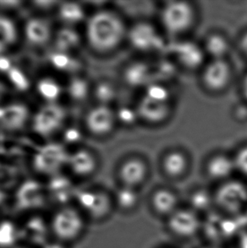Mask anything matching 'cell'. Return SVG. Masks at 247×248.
Returning <instances> with one entry per match:
<instances>
[{"label": "cell", "mask_w": 247, "mask_h": 248, "mask_svg": "<svg viewBox=\"0 0 247 248\" xmlns=\"http://www.w3.org/2000/svg\"><path fill=\"white\" fill-rule=\"evenodd\" d=\"M139 118L149 123H160L170 114L169 103L155 100L144 95L137 108Z\"/></svg>", "instance_id": "9a60e30c"}, {"label": "cell", "mask_w": 247, "mask_h": 248, "mask_svg": "<svg viewBox=\"0 0 247 248\" xmlns=\"http://www.w3.org/2000/svg\"><path fill=\"white\" fill-rule=\"evenodd\" d=\"M50 61L54 67L62 71H71L77 68V62L66 53H55L51 56Z\"/></svg>", "instance_id": "e575fe53"}, {"label": "cell", "mask_w": 247, "mask_h": 248, "mask_svg": "<svg viewBox=\"0 0 247 248\" xmlns=\"http://www.w3.org/2000/svg\"><path fill=\"white\" fill-rule=\"evenodd\" d=\"M125 36V27L118 15L101 10L91 17L87 25L88 44L101 53L112 51L121 44Z\"/></svg>", "instance_id": "6da1fadb"}, {"label": "cell", "mask_w": 247, "mask_h": 248, "mask_svg": "<svg viewBox=\"0 0 247 248\" xmlns=\"http://www.w3.org/2000/svg\"><path fill=\"white\" fill-rule=\"evenodd\" d=\"M243 92H244L245 96L247 98V76L245 78L244 81H243Z\"/></svg>", "instance_id": "bcb514c9"}, {"label": "cell", "mask_w": 247, "mask_h": 248, "mask_svg": "<svg viewBox=\"0 0 247 248\" xmlns=\"http://www.w3.org/2000/svg\"><path fill=\"white\" fill-rule=\"evenodd\" d=\"M234 162L235 169L247 176V147L238 152Z\"/></svg>", "instance_id": "f35d334b"}, {"label": "cell", "mask_w": 247, "mask_h": 248, "mask_svg": "<svg viewBox=\"0 0 247 248\" xmlns=\"http://www.w3.org/2000/svg\"><path fill=\"white\" fill-rule=\"evenodd\" d=\"M64 137L68 141H77L80 138V134L76 129H70L66 131Z\"/></svg>", "instance_id": "b9f144b4"}, {"label": "cell", "mask_w": 247, "mask_h": 248, "mask_svg": "<svg viewBox=\"0 0 247 248\" xmlns=\"http://www.w3.org/2000/svg\"><path fill=\"white\" fill-rule=\"evenodd\" d=\"M147 176V165L137 158L124 162L119 170V177L122 186L135 189L143 184Z\"/></svg>", "instance_id": "5bb4252c"}, {"label": "cell", "mask_w": 247, "mask_h": 248, "mask_svg": "<svg viewBox=\"0 0 247 248\" xmlns=\"http://www.w3.org/2000/svg\"><path fill=\"white\" fill-rule=\"evenodd\" d=\"M47 198L42 185L37 181H26L17 190L15 205L19 211L29 215L37 214V210L45 204Z\"/></svg>", "instance_id": "ba28073f"}, {"label": "cell", "mask_w": 247, "mask_h": 248, "mask_svg": "<svg viewBox=\"0 0 247 248\" xmlns=\"http://www.w3.org/2000/svg\"><path fill=\"white\" fill-rule=\"evenodd\" d=\"M76 205L87 222L101 223L110 218L115 211L114 198L103 190H83L77 191Z\"/></svg>", "instance_id": "3957f363"}, {"label": "cell", "mask_w": 247, "mask_h": 248, "mask_svg": "<svg viewBox=\"0 0 247 248\" xmlns=\"http://www.w3.org/2000/svg\"><path fill=\"white\" fill-rule=\"evenodd\" d=\"M60 16L64 21L76 23L83 19L84 11L78 3L66 2L60 7Z\"/></svg>", "instance_id": "1f68e13d"}, {"label": "cell", "mask_w": 247, "mask_h": 248, "mask_svg": "<svg viewBox=\"0 0 247 248\" xmlns=\"http://www.w3.org/2000/svg\"><path fill=\"white\" fill-rule=\"evenodd\" d=\"M68 164L74 174L86 177L97 169V160L90 152L81 149L69 156Z\"/></svg>", "instance_id": "ac0fdd59"}, {"label": "cell", "mask_w": 247, "mask_h": 248, "mask_svg": "<svg viewBox=\"0 0 247 248\" xmlns=\"http://www.w3.org/2000/svg\"><path fill=\"white\" fill-rule=\"evenodd\" d=\"M53 240L70 245L77 242L87 230V218L76 204L58 207L48 219Z\"/></svg>", "instance_id": "7a4b0ae2"}, {"label": "cell", "mask_w": 247, "mask_h": 248, "mask_svg": "<svg viewBox=\"0 0 247 248\" xmlns=\"http://www.w3.org/2000/svg\"><path fill=\"white\" fill-rule=\"evenodd\" d=\"M37 92L45 100L54 102L61 96V87L54 80L44 78L37 83Z\"/></svg>", "instance_id": "4dcf8cb0"}, {"label": "cell", "mask_w": 247, "mask_h": 248, "mask_svg": "<svg viewBox=\"0 0 247 248\" xmlns=\"http://www.w3.org/2000/svg\"><path fill=\"white\" fill-rule=\"evenodd\" d=\"M192 7L185 2L168 3L161 13V20L168 32L176 35L188 30L194 22Z\"/></svg>", "instance_id": "8992f818"}, {"label": "cell", "mask_w": 247, "mask_h": 248, "mask_svg": "<svg viewBox=\"0 0 247 248\" xmlns=\"http://www.w3.org/2000/svg\"><path fill=\"white\" fill-rule=\"evenodd\" d=\"M116 92L114 87L108 82H101L95 88V97L102 103V105L109 103L114 99Z\"/></svg>", "instance_id": "836d02e7"}, {"label": "cell", "mask_w": 247, "mask_h": 248, "mask_svg": "<svg viewBox=\"0 0 247 248\" xmlns=\"http://www.w3.org/2000/svg\"><path fill=\"white\" fill-rule=\"evenodd\" d=\"M224 248V247H220V246H214V245H206L203 246L202 248Z\"/></svg>", "instance_id": "c3c4849f"}, {"label": "cell", "mask_w": 247, "mask_h": 248, "mask_svg": "<svg viewBox=\"0 0 247 248\" xmlns=\"http://www.w3.org/2000/svg\"><path fill=\"white\" fill-rule=\"evenodd\" d=\"M216 211L229 217H240L247 211V186L239 181H227L214 194Z\"/></svg>", "instance_id": "277c9868"}, {"label": "cell", "mask_w": 247, "mask_h": 248, "mask_svg": "<svg viewBox=\"0 0 247 248\" xmlns=\"http://www.w3.org/2000/svg\"><path fill=\"white\" fill-rule=\"evenodd\" d=\"M47 197L53 200L58 207L70 204L71 198H75L77 192L73 191L70 181L63 177H55L51 181Z\"/></svg>", "instance_id": "d6986e66"}, {"label": "cell", "mask_w": 247, "mask_h": 248, "mask_svg": "<svg viewBox=\"0 0 247 248\" xmlns=\"http://www.w3.org/2000/svg\"><path fill=\"white\" fill-rule=\"evenodd\" d=\"M187 207L203 218V216L214 211L212 210L214 207V194H210L205 189H197L189 196Z\"/></svg>", "instance_id": "cb8c5ba5"}, {"label": "cell", "mask_w": 247, "mask_h": 248, "mask_svg": "<svg viewBox=\"0 0 247 248\" xmlns=\"http://www.w3.org/2000/svg\"><path fill=\"white\" fill-rule=\"evenodd\" d=\"M203 218L187 206H181L166 218L165 228L174 238L187 241L201 235Z\"/></svg>", "instance_id": "5b68a950"}, {"label": "cell", "mask_w": 247, "mask_h": 248, "mask_svg": "<svg viewBox=\"0 0 247 248\" xmlns=\"http://www.w3.org/2000/svg\"><path fill=\"white\" fill-rule=\"evenodd\" d=\"M25 35L31 44L43 45L50 38V27L44 19L32 18L26 24Z\"/></svg>", "instance_id": "44dd1931"}, {"label": "cell", "mask_w": 247, "mask_h": 248, "mask_svg": "<svg viewBox=\"0 0 247 248\" xmlns=\"http://www.w3.org/2000/svg\"><path fill=\"white\" fill-rule=\"evenodd\" d=\"M116 118L119 121L124 124H133L137 119L139 118L137 109H133L131 108H121L118 114H116Z\"/></svg>", "instance_id": "74e56055"}, {"label": "cell", "mask_w": 247, "mask_h": 248, "mask_svg": "<svg viewBox=\"0 0 247 248\" xmlns=\"http://www.w3.org/2000/svg\"><path fill=\"white\" fill-rule=\"evenodd\" d=\"M130 43L134 47L141 51H148L157 47L159 37L154 27L148 24L140 23L129 32Z\"/></svg>", "instance_id": "2e32d148"}, {"label": "cell", "mask_w": 247, "mask_h": 248, "mask_svg": "<svg viewBox=\"0 0 247 248\" xmlns=\"http://www.w3.org/2000/svg\"><path fill=\"white\" fill-rule=\"evenodd\" d=\"M178 60L185 67L196 69L202 64L204 53L198 45L190 42L182 43L176 48Z\"/></svg>", "instance_id": "ffe728a7"}, {"label": "cell", "mask_w": 247, "mask_h": 248, "mask_svg": "<svg viewBox=\"0 0 247 248\" xmlns=\"http://www.w3.org/2000/svg\"><path fill=\"white\" fill-rule=\"evenodd\" d=\"M31 248L30 247H27V246H24V247H20V246H17L16 248Z\"/></svg>", "instance_id": "816d5d0a"}, {"label": "cell", "mask_w": 247, "mask_h": 248, "mask_svg": "<svg viewBox=\"0 0 247 248\" xmlns=\"http://www.w3.org/2000/svg\"><path fill=\"white\" fill-rule=\"evenodd\" d=\"M65 114L62 108L56 104H47L35 115L33 127L37 133L48 136L57 131L63 124Z\"/></svg>", "instance_id": "8fae6325"}, {"label": "cell", "mask_w": 247, "mask_h": 248, "mask_svg": "<svg viewBox=\"0 0 247 248\" xmlns=\"http://www.w3.org/2000/svg\"><path fill=\"white\" fill-rule=\"evenodd\" d=\"M41 248H68V245H65L63 243H61V242H57L55 240H53L51 242L50 241L47 242L46 244H44Z\"/></svg>", "instance_id": "7bdbcfd3"}, {"label": "cell", "mask_w": 247, "mask_h": 248, "mask_svg": "<svg viewBox=\"0 0 247 248\" xmlns=\"http://www.w3.org/2000/svg\"><path fill=\"white\" fill-rule=\"evenodd\" d=\"M186 158L181 152L174 151L168 154L164 159L163 167L165 174L170 178L181 177L186 171Z\"/></svg>", "instance_id": "d4e9b609"}, {"label": "cell", "mask_w": 247, "mask_h": 248, "mask_svg": "<svg viewBox=\"0 0 247 248\" xmlns=\"http://www.w3.org/2000/svg\"><path fill=\"white\" fill-rule=\"evenodd\" d=\"M230 65L224 60H214L207 64L202 75L205 86L212 91L224 89L231 81Z\"/></svg>", "instance_id": "4fadbf2b"}, {"label": "cell", "mask_w": 247, "mask_h": 248, "mask_svg": "<svg viewBox=\"0 0 247 248\" xmlns=\"http://www.w3.org/2000/svg\"><path fill=\"white\" fill-rule=\"evenodd\" d=\"M115 210L122 215H131L137 211L140 202V197L137 189L121 186L113 196Z\"/></svg>", "instance_id": "e0dca14e"}, {"label": "cell", "mask_w": 247, "mask_h": 248, "mask_svg": "<svg viewBox=\"0 0 247 248\" xmlns=\"http://www.w3.org/2000/svg\"><path fill=\"white\" fill-rule=\"evenodd\" d=\"M116 114L106 105L93 108L87 114L86 125L91 133L96 136H104L109 133L116 122Z\"/></svg>", "instance_id": "7c38bea8"}, {"label": "cell", "mask_w": 247, "mask_h": 248, "mask_svg": "<svg viewBox=\"0 0 247 248\" xmlns=\"http://www.w3.org/2000/svg\"><path fill=\"white\" fill-rule=\"evenodd\" d=\"M28 116L27 107L22 104H11L3 108L0 122L9 129H19L26 124Z\"/></svg>", "instance_id": "603a6c76"}, {"label": "cell", "mask_w": 247, "mask_h": 248, "mask_svg": "<svg viewBox=\"0 0 247 248\" xmlns=\"http://www.w3.org/2000/svg\"><path fill=\"white\" fill-rule=\"evenodd\" d=\"M89 93V86L87 81L80 79L76 78L73 81H71L69 86V93L70 97L76 100H82L86 98Z\"/></svg>", "instance_id": "d6a6232c"}, {"label": "cell", "mask_w": 247, "mask_h": 248, "mask_svg": "<svg viewBox=\"0 0 247 248\" xmlns=\"http://www.w3.org/2000/svg\"><path fill=\"white\" fill-rule=\"evenodd\" d=\"M4 93H5V87L3 86V84L0 81V100L3 98Z\"/></svg>", "instance_id": "f6af8a7d"}, {"label": "cell", "mask_w": 247, "mask_h": 248, "mask_svg": "<svg viewBox=\"0 0 247 248\" xmlns=\"http://www.w3.org/2000/svg\"><path fill=\"white\" fill-rule=\"evenodd\" d=\"M20 242V225L10 220L0 221V248H15Z\"/></svg>", "instance_id": "484cf974"}, {"label": "cell", "mask_w": 247, "mask_h": 248, "mask_svg": "<svg viewBox=\"0 0 247 248\" xmlns=\"http://www.w3.org/2000/svg\"><path fill=\"white\" fill-rule=\"evenodd\" d=\"M4 201H5V196L3 194V192L0 191V207L3 206Z\"/></svg>", "instance_id": "7dc6e473"}, {"label": "cell", "mask_w": 247, "mask_h": 248, "mask_svg": "<svg viewBox=\"0 0 247 248\" xmlns=\"http://www.w3.org/2000/svg\"><path fill=\"white\" fill-rule=\"evenodd\" d=\"M80 37L76 31L70 28H63L58 31L55 37V45L59 52L66 53L77 47Z\"/></svg>", "instance_id": "f546056e"}, {"label": "cell", "mask_w": 247, "mask_h": 248, "mask_svg": "<svg viewBox=\"0 0 247 248\" xmlns=\"http://www.w3.org/2000/svg\"><path fill=\"white\" fill-rule=\"evenodd\" d=\"M8 77L10 82L13 84L17 89L20 91L27 90L29 87V81L26 75L18 68L13 67L8 72Z\"/></svg>", "instance_id": "8d00e7d4"}, {"label": "cell", "mask_w": 247, "mask_h": 248, "mask_svg": "<svg viewBox=\"0 0 247 248\" xmlns=\"http://www.w3.org/2000/svg\"><path fill=\"white\" fill-rule=\"evenodd\" d=\"M12 68L13 66L10 60L3 55H0V71L8 73Z\"/></svg>", "instance_id": "60d3db41"}, {"label": "cell", "mask_w": 247, "mask_h": 248, "mask_svg": "<svg viewBox=\"0 0 247 248\" xmlns=\"http://www.w3.org/2000/svg\"><path fill=\"white\" fill-rule=\"evenodd\" d=\"M244 47H245V49H246V50H247V37H246V38H245Z\"/></svg>", "instance_id": "681fc988"}, {"label": "cell", "mask_w": 247, "mask_h": 248, "mask_svg": "<svg viewBox=\"0 0 247 248\" xmlns=\"http://www.w3.org/2000/svg\"><path fill=\"white\" fill-rule=\"evenodd\" d=\"M17 38L15 25L8 17L0 16V55L13 45Z\"/></svg>", "instance_id": "83f0119b"}, {"label": "cell", "mask_w": 247, "mask_h": 248, "mask_svg": "<svg viewBox=\"0 0 247 248\" xmlns=\"http://www.w3.org/2000/svg\"><path fill=\"white\" fill-rule=\"evenodd\" d=\"M36 4L42 8H49L52 4H54L55 2H49V1H40V2H36Z\"/></svg>", "instance_id": "ee69618b"}, {"label": "cell", "mask_w": 247, "mask_h": 248, "mask_svg": "<svg viewBox=\"0 0 247 248\" xmlns=\"http://www.w3.org/2000/svg\"><path fill=\"white\" fill-rule=\"evenodd\" d=\"M149 207L154 216L165 220L181 208V205L179 196L173 190L163 187L158 188L152 193Z\"/></svg>", "instance_id": "30bf717a"}, {"label": "cell", "mask_w": 247, "mask_h": 248, "mask_svg": "<svg viewBox=\"0 0 247 248\" xmlns=\"http://www.w3.org/2000/svg\"><path fill=\"white\" fill-rule=\"evenodd\" d=\"M235 170L234 159L224 155H217L207 163V172L214 181H225Z\"/></svg>", "instance_id": "7402d4cb"}, {"label": "cell", "mask_w": 247, "mask_h": 248, "mask_svg": "<svg viewBox=\"0 0 247 248\" xmlns=\"http://www.w3.org/2000/svg\"><path fill=\"white\" fill-rule=\"evenodd\" d=\"M20 242L27 247L41 248L50 241V228L48 219L38 214L29 215L20 225Z\"/></svg>", "instance_id": "52a82bcc"}, {"label": "cell", "mask_w": 247, "mask_h": 248, "mask_svg": "<svg viewBox=\"0 0 247 248\" xmlns=\"http://www.w3.org/2000/svg\"><path fill=\"white\" fill-rule=\"evenodd\" d=\"M147 97H151L155 100L161 101L169 103L170 93L166 87L159 84H151L147 87L146 94Z\"/></svg>", "instance_id": "d590c367"}, {"label": "cell", "mask_w": 247, "mask_h": 248, "mask_svg": "<svg viewBox=\"0 0 247 248\" xmlns=\"http://www.w3.org/2000/svg\"><path fill=\"white\" fill-rule=\"evenodd\" d=\"M69 155L59 144H47L40 148L34 156L33 165L36 170L43 174H52L57 172L65 163Z\"/></svg>", "instance_id": "9c48e42d"}, {"label": "cell", "mask_w": 247, "mask_h": 248, "mask_svg": "<svg viewBox=\"0 0 247 248\" xmlns=\"http://www.w3.org/2000/svg\"><path fill=\"white\" fill-rule=\"evenodd\" d=\"M175 248V247H171V246H163V247H160V248Z\"/></svg>", "instance_id": "f907efd6"}, {"label": "cell", "mask_w": 247, "mask_h": 248, "mask_svg": "<svg viewBox=\"0 0 247 248\" xmlns=\"http://www.w3.org/2000/svg\"><path fill=\"white\" fill-rule=\"evenodd\" d=\"M234 242L236 248H247V227L239 233Z\"/></svg>", "instance_id": "ab89813d"}, {"label": "cell", "mask_w": 247, "mask_h": 248, "mask_svg": "<svg viewBox=\"0 0 247 248\" xmlns=\"http://www.w3.org/2000/svg\"><path fill=\"white\" fill-rule=\"evenodd\" d=\"M153 72L149 66L142 63L131 64L124 74L125 81L132 87L144 86L150 81Z\"/></svg>", "instance_id": "4316f807"}, {"label": "cell", "mask_w": 247, "mask_h": 248, "mask_svg": "<svg viewBox=\"0 0 247 248\" xmlns=\"http://www.w3.org/2000/svg\"><path fill=\"white\" fill-rule=\"evenodd\" d=\"M205 47L207 54L214 58V60H224L229 53L230 44L223 36L213 34L207 37Z\"/></svg>", "instance_id": "f1b7e54d"}]
</instances>
